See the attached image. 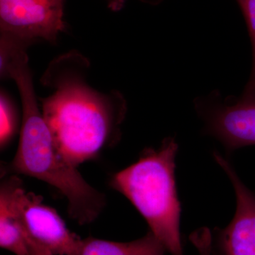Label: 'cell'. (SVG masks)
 <instances>
[{"label": "cell", "instance_id": "1", "mask_svg": "<svg viewBox=\"0 0 255 255\" xmlns=\"http://www.w3.org/2000/svg\"><path fill=\"white\" fill-rule=\"evenodd\" d=\"M8 76L16 82L22 102V124L17 152L1 172L20 174L46 182L68 200L69 216L80 225L99 217L107 204L103 193L90 185L56 148L37 104L28 60L10 65Z\"/></svg>", "mask_w": 255, "mask_h": 255}, {"label": "cell", "instance_id": "2", "mask_svg": "<svg viewBox=\"0 0 255 255\" xmlns=\"http://www.w3.org/2000/svg\"><path fill=\"white\" fill-rule=\"evenodd\" d=\"M127 106L121 95H105L79 79H63L42 100V114L56 148L79 165L98 157L118 141Z\"/></svg>", "mask_w": 255, "mask_h": 255}, {"label": "cell", "instance_id": "3", "mask_svg": "<svg viewBox=\"0 0 255 255\" xmlns=\"http://www.w3.org/2000/svg\"><path fill=\"white\" fill-rule=\"evenodd\" d=\"M177 150L175 139L166 137L158 148L145 149L137 162L114 174L110 184L131 202L166 251L184 255L174 176Z\"/></svg>", "mask_w": 255, "mask_h": 255}, {"label": "cell", "instance_id": "4", "mask_svg": "<svg viewBox=\"0 0 255 255\" xmlns=\"http://www.w3.org/2000/svg\"><path fill=\"white\" fill-rule=\"evenodd\" d=\"M194 104L206 133L217 138L228 152L255 145V93L223 100L216 90L198 97Z\"/></svg>", "mask_w": 255, "mask_h": 255}, {"label": "cell", "instance_id": "5", "mask_svg": "<svg viewBox=\"0 0 255 255\" xmlns=\"http://www.w3.org/2000/svg\"><path fill=\"white\" fill-rule=\"evenodd\" d=\"M18 217L28 234L55 255H77L82 239L67 228L55 209L41 196L26 192L19 181L14 191Z\"/></svg>", "mask_w": 255, "mask_h": 255}, {"label": "cell", "instance_id": "6", "mask_svg": "<svg viewBox=\"0 0 255 255\" xmlns=\"http://www.w3.org/2000/svg\"><path fill=\"white\" fill-rule=\"evenodd\" d=\"M64 0H0L1 33L54 42L65 28Z\"/></svg>", "mask_w": 255, "mask_h": 255}, {"label": "cell", "instance_id": "7", "mask_svg": "<svg viewBox=\"0 0 255 255\" xmlns=\"http://www.w3.org/2000/svg\"><path fill=\"white\" fill-rule=\"evenodd\" d=\"M214 157L233 184L236 211L229 225L216 229L211 255H255V194L242 182L227 159L217 152Z\"/></svg>", "mask_w": 255, "mask_h": 255}, {"label": "cell", "instance_id": "8", "mask_svg": "<svg viewBox=\"0 0 255 255\" xmlns=\"http://www.w3.org/2000/svg\"><path fill=\"white\" fill-rule=\"evenodd\" d=\"M20 180L16 176H11L1 184L0 246L16 255H30L29 247L14 201V189Z\"/></svg>", "mask_w": 255, "mask_h": 255}, {"label": "cell", "instance_id": "9", "mask_svg": "<svg viewBox=\"0 0 255 255\" xmlns=\"http://www.w3.org/2000/svg\"><path fill=\"white\" fill-rule=\"evenodd\" d=\"M165 248L151 231L140 239L119 243L87 238L82 240L77 255H164Z\"/></svg>", "mask_w": 255, "mask_h": 255}, {"label": "cell", "instance_id": "10", "mask_svg": "<svg viewBox=\"0 0 255 255\" xmlns=\"http://www.w3.org/2000/svg\"><path fill=\"white\" fill-rule=\"evenodd\" d=\"M0 145L4 149L11 142L16 131L17 119L9 99L1 92L0 100Z\"/></svg>", "mask_w": 255, "mask_h": 255}, {"label": "cell", "instance_id": "11", "mask_svg": "<svg viewBox=\"0 0 255 255\" xmlns=\"http://www.w3.org/2000/svg\"><path fill=\"white\" fill-rule=\"evenodd\" d=\"M246 18L253 50V65L251 76L244 92L255 93V0H237Z\"/></svg>", "mask_w": 255, "mask_h": 255}, {"label": "cell", "instance_id": "12", "mask_svg": "<svg viewBox=\"0 0 255 255\" xmlns=\"http://www.w3.org/2000/svg\"><path fill=\"white\" fill-rule=\"evenodd\" d=\"M190 240L200 255H211L212 236L209 229L204 228L198 230L191 235Z\"/></svg>", "mask_w": 255, "mask_h": 255}, {"label": "cell", "instance_id": "13", "mask_svg": "<svg viewBox=\"0 0 255 255\" xmlns=\"http://www.w3.org/2000/svg\"><path fill=\"white\" fill-rule=\"evenodd\" d=\"M23 232H24L25 238H26L28 247H29L30 255H55L51 251H50L49 250L47 249L46 247L42 246L39 243L33 240L28 234L24 228L23 227Z\"/></svg>", "mask_w": 255, "mask_h": 255}, {"label": "cell", "instance_id": "14", "mask_svg": "<svg viewBox=\"0 0 255 255\" xmlns=\"http://www.w3.org/2000/svg\"><path fill=\"white\" fill-rule=\"evenodd\" d=\"M110 9L119 11L123 7L126 0H107Z\"/></svg>", "mask_w": 255, "mask_h": 255}]
</instances>
